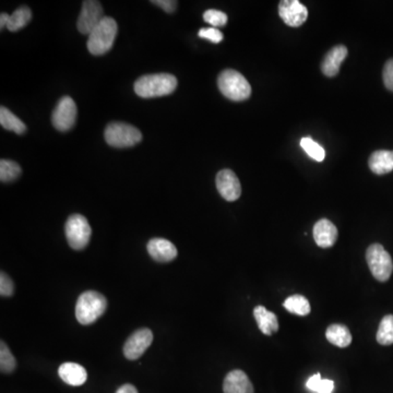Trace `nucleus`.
I'll return each instance as SVG.
<instances>
[{"instance_id": "19", "label": "nucleus", "mask_w": 393, "mask_h": 393, "mask_svg": "<svg viewBox=\"0 0 393 393\" xmlns=\"http://www.w3.org/2000/svg\"><path fill=\"white\" fill-rule=\"evenodd\" d=\"M368 165L371 172L377 175H385L393 170V152L392 151H376L369 157Z\"/></svg>"}, {"instance_id": "27", "label": "nucleus", "mask_w": 393, "mask_h": 393, "mask_svg": "<svg viewBox=\"0 0 393 393\" xmlns=\"http://www.w3.org/2000/svg\"><path fill=\"white\" fill-rule=\"evenodd\" d=\"M0 344H1V346H0V369H1V373H13L15 369V366H17V360L3 341H1Z\"/></svg>"}, {"instance_id": "3", "label": "nucleus", "mask_w": 393, "mask_h": 393, "mask_svg": "<svg viewBox=\"0 0 393 393\" xmlns=\"http://www.w3.org/2000/svg\"><path fill=\"white\" fill-rule=\"evenodd\" d=\"M107 308L104 295L95 291H88L79 296L76 305V317L81 325H91L103 316Z\"/></svg>"}, {"instance_id": "11", "label": "nucleus", "mask_w": 393, "mask_h": 393, "mask_svg": "<svg viewBox=\"0 0 393 393\" xmlns=\"http://www.w3.org/2000/svg\"><path fill=\"white\" fill-rule=\"evenodd\" d=\"M279 15L285 24L298 28L307 20L308 10L298 0H282L279 5Z\"/></svg>"}, {"instance_id": "31", "label": "nucleus", "mask_w": 393, "mask_h": 393, "mask_svg": "<svg viewBox=\"0 0 393 393\" xmlns=\"http://www.w3.org/2000/svg\"><path fill=\"white\" fill-rule=\"evenodd\" d=\"M15 287H13V282L10 278L8 277V274L5 272H1L0 274V294L3 297H9L13 294Z\"/></svg>"}, {"instance_id": "30", "label": "nucleus", "mask_w": 393, "mask_h": 393, "mask_svg": "<svg viewBox=\"0 0 393 393\" xmlns=\"http://www.w3.org/2000/svg\"><path fill=\"white\" fill-rule=\"evenodd\" d=\"M199 38H204L212 43H220L223 40V34L221 31L216 28L201 29L198 33Z\"/></svg>"}, {"instance_id": "8", "label": "nucleus", "mask_w": 393, "mask_h": 393, "mask_svg": "<svg viewBox=\"0 0 393 393\" xmlns=\"http://www.w3.org/2000/svg\"><path fill=\"white\" fill-rule=\"evenodd\" d=\"M77 120V105L70 97H64L58 102L51 115L54 127L59 131H68L74 127Z\"/></svg>"}, {"instance_id": "4", "label": "nucleus", "mask_w": 393, "mask_h": 393, "mask_svg": "<svg viewBox=\"0 0 393 393\" xmlns=\"http://www.w3.org/2000/svg\"><path fill=\"white\" fill-rule=\"evenodd\" d=\"M218 86L224 97L231 101H245L251 95L250 83L243 74L233 69H226L220 74Z\"/></svg>"}, {"instance_id": "14", "label": "nucleus", "mask_w": 393, "mask_h": 393, "mask_svg": "<svg viewBox=\"0 0 393 393\" xmlns=\"http://www.w3.org/2000/svg\"><path fill=\"white\" fill-rule=\"evenodd\" d=\"M147 252L155 262H170L177 257L175 245L168 239H153L147 243Z\"/></svg>"}, {"instance_id": "2", "label": "nucleus", "mask_w": 393, "mask_h": 393, "mask_svg": "<svg viewBox=\"0 0 393 393\" xmlns=\"http://www.w3.org/2000/svg\"><path fill=\"white\" fill-rule=\"evenodd\" d=\"M118 32L117 22L111 17H104L95 26L88 40V49L94 56H101L111 51Z\"/></svg>"}, {"instance_id": "33", "label": "nucleus", "mask_w": 393, "mask_h": 393, "mask_svg": "<svg viewBox=\"0 0 393 393\" xmlns=\"http://www.w3.org/2000/svg\"><path fill=\"white\" fill-rule=\"evenodd\" d=\"M151 3L162 8L163 10L168 13H174L177 8V1H175V0H152Z\"/></svg>"}, {"instance_id": "26", "label": "nucleus", "mask_w": 393, "mask_h": 393, "mask_svg": "<svg viewBox=\"0 0 393 393\" xmlns=\"http://www.w3.org/2000/svg\"><path fill=\"white\" fill-rule=\"evenodd\" d=\"M306 387L316 393H332L335 383L329 379H322L320 374H316L308 379Z\"/></svg>"}, {"instance_id": "25", "label": "nucleus", "mask_w": 393, "mask_h": 393, "mask_svg": "<svg viewBox=\"0 0 393 393\" xmlns=\"http://www.w3.org/2000/svg\"><path fill=\"white\" fill-rule=\"evenodd\" d=\"M21 173L22 170L18 163L9 160L0 161V180L3 183H10L13 180L18 179Z\"/></svg>"}, {"instance_id": "34", "label": "nucleus", "mask_w": 393, "mask_h": 393, "mask_svg": "<svg viewBox=\"0 0 393 393\" xmlns=\"http://www.w3.org/2000/svg\"><path fill=\"white\" fill-rule=\"evenodd\" d=\"M116 393H138V390L136 389V387L132 386L130 383H126L124 386L120 387L116 391Z\"/></svg>"}, {"instance_id": "23", "label": "nucleus", "mask_w": 393, "mask_h": 393, "mask_svg": "<svg viewBox=\"0 0 393 393\" xmlns=\"http://www.w3.org/2000/svg\"><path fill=\"white\" fill-rule=\"evenodd\" d=\"M31 19H32V11L30 8L23 6V7L18 8L10 15V19L8 21L7 29L11 32H17L24 28L30 22Z\"/></svg>"}, {"instance_id": "20", "label": "nucleus", "mask_w": 393, "mask_h": 393, "mask_svg": "<svg viewBox=\"0 0 393 393\" xmlns=\"http://www.w3.org/2000/svg\"><path fill=\"white\" fill-rule=\"evenodd\" d=\"M326 337L331 344L337 348H348L352 343V335L346 326L335 323L328 327Z\"/></svg>"}, {"instance_id": "18", "label": "nucleus", "mask_w": 393, "mask_h": 393, "mask_svg": "<svg viewBox=\"0 0 393 393\" xmlns=\"http://www.w3.org/2000/svg\"><path fill=\"white\" fill-rule=\"evenodd\" d=\"M255 319L259 329L264 335H272L279 330L277 314L266 310L264 306H257L254 310Z\"/></svg>"}, {"instance_id": "1", "label": "nucleus", "mask_w": 393, "mask_h": 393, "mask_svg": "<svg viewBox=\"0 0 393 393\" xmlns=\"http://www.w3.org/2000/svg\"><path fill=\"white\" fill-rule=\"evenodd\" d=\"M177 79L170 74H147L135 82V92L143 99L170 95L177 88Z\"/></svg>"}, {"instance_id": "13", "label": "nucleus", "mask_w": 393, "mask_h": 393, "mask_svg": "<svg viewBox=\"0 0 393 393\" xmlns=\"http://www.w3.org/2000/svg\"><path fill=\"white\" fill-rule=\"evenodd\" d=\"M312 235L318 246L321 248H330L337 241L339 233L332 222L329 221L327 218H321L314 224Z\"/></svg>"}, {"instance_id": "21", "label": "nucleus", "mask_w": 393, "mask_h": 393, "mask_svg": "<svg viewBox=\"0 0 393 393\" xmlns=\"http://www.w3.org/2000/svg\"><path fill=\"white\" fill-rule=\"evenodd\" d=\"M0 124L5 129L15 132L17 135H22L26 130V124L3 106L0 107Z\"/></svg>"}, {"instance_id": "16", "label": "nucleus", "mask_w": 393, "mask_h": 393, "mask_svg": "<svg viewBox=\"0 0 393 393\" xmlns=\"http://www.w3.org/2000/svg\"><path fill=\"white\" fill-rule=\"evenodd\" d=\"M224 393H254V387L248 376L243 371H233L227 374L223 383Z\"/></svg>"}, {"instance_id": "22", "label": "nucleus", "mask_w": 393, "mask_h": 393, "mask_svg": "<svg viewBox=\"0 0 393 393\" xmlns=\"http://www.w3.org/2000/svg\"><path fill=\"white\" fill-rule=\"evenodd\" d=\"M285 310L297 316H307L310 312V304L303 295H292L283 303Z\"/></svg>"}, {"instance_id": "10", "label": "nucleus", "mask_w": 393, "mask_h": 393, "mask_svg": "<svg viewBox=\"0 0 393 393\" xmlns=\"http://www.w3.org/2000/svg\"><path fill=\"white\" fill-rule=\"evenodd\" d=\"M153 342V333L150 329L143 328L132 333L125 343V358L130 360H136L145 354Z\"/></svg>"}, {"instance_id": "6", "label": "nucleus", "mask_w": 393, "mask_h": 393, "mask_svg": "<svg viewBox=\"0 0 393 393\" xmlns=\"http://www.w3.org/2000/svg\"><path fill=\"white\" fill-rule=\"evenodd\" d=\"M107 145L115 147H129L138 145L143 140V134L131 125L125 122H112L104 132Z\"/></svg>"}, {"instance_id": "35", "label": "nucleus", "mask_w": 393, "mask_h": 393, "mask_svg": "<svg viewBox=\"0 0 393 393\" xmlns=\"http://www.w3.org/2000/svg\"><path fill=\"white\" fill-rule=\"evenodd\" d=\"M10 19V15L8 13H3L0 15V28H7L8 21Z\"/></svg>"}, {"instance_id": "32", "label": "nucleus", "mask_w": 393, "mask_h": 393, "mask_svg": "<svg viewBox=\"0 0 393 393\" xmlns=\"http://www.w3.org/2000/svg\"><path fill=\"white\" fill-rule=\"evenodd\" d=\"M383 79L387 89L393 92V58L389 59L383 67Z\"/></svg>"}, {"instance_id": "12", "label": "nucleus", "mask_w": 393, "mask_h": 393, "mask_svg": "<svg viewBox=\"0 0 393 393\" xmlns=\"http://www.w3.org/2000/svg\"><path fill=\"white\" fill-rule=\"evenodd\" d=\"M216 188L226 201H236L241 197V186L235 173L231 170H222L216 175Z\"/></svg>"}, {"instance_id": "29", "label": "nucleus", "mask_w": 393, "mask_h": 393, "mask_svg": "<svg viewBox=\"0 0 393 393\" xmlns=\"http://www.w3.org/2000/svg\"><path fill=\"white\" fill-rule=\"evenodd\" d=\"M203 19L209 24L214 26V28L226 26V23H227V15H226V13H222V11L214 10V9H210V10H207L206 13H203Z\"/></svg>"}, {"instance_id": "5", "label": "nucleus", "mask_w": 393, "mask_h": 393, "mask_svg": "<svg viewBox=\"0 0 393 393\" xmlns=\"http://www.w3.org/2000/svg\"><path fill=\"white\" fill-rule=\"evenodd\" d=\"M366 260L373 277L377 281L387 282L393 272V262L390 254L380 243H373L366 251Z\"/></svg>"}, {"instance_id": "7", "label": "nucleus", "mask_w": 393, "mask_h": 393, "mask_svg": "<svg viewBox=\"0 0 393 393\" xmlns=\"http://www.w3.org/2000/svg\"><path fill=\"white\" fill-rule=\"evenodd\" d=\"M67 241L69 246L74 250L86 248L91 239L92 230L89 222L81 214H72L65 225Z\"/></svg>"}, {"instance_id": "17", "label": "nucleus", "mask_w": 393, "mask_h": 393, "mask_svg": "<svg viewBox=\"0 0 393 393\" xmlns=\"http://www.w3.org/2000/svg\"><path fill=\"white\" fill-rule=\"evenodd\" d=\"M58 375L61 380L70 386H82L88 379V373L83 366L77 363H64L59 366Z\"/></svg>"}, {"instance_id": "36", "label": "nucleus", "mask_w": 393, "mask_h": 393, "mask_svg": "<svg viewBox=\"0 0 393 393\" xmlns=\"http://www.w3.org/2000/svg\"><path fill=\"white\" fill-rule=\"evenodd\" d=\"M392 152H393V151H392Z\"/></svg>"}, {"instance_id": "28", "label": "nucleus", "mask_w": 393, "mask_h": 393, "mask_svg": "<svg viewBox=\"0 0 393 393\" xmlns=\"http://www.w3.org/2000/svg\"><path fill=\"white\" fill-rule=\"evenodd\" d=\"M300 147L304 149L305 152L307 153L312 159L317 162H322L325 160L326 152L321 145L314 143V140L310 137H305L300 140Z\"/></svg>"}, {"instance_id": "9", "label": "nucleus", "mask_w": 393, "mask_h": 393, "mask_svg": "<svg viewBox=\"0 0 393 393\" xmlns=\"http://www.w3.org/2000/svg\"><path fill=\"white\" fill-rule=\"evenodd\" d=\"M104 18L101 3L95 0H86L82 3L81 13L79 15L77 28L84 35H90L95 26Z\"/></svg>"}, {"instance_id": "24", "label": "nucleus", "mask_w": 393, "mask_h": 393, "mask_svg": "<svg viewBox=\"0 0 393 393\" xmlns=\"http://www.w3.org/2000/svg\"><path fill=\"white\" fill-rule=\"evenodd\" d=\"M376 339L380 345L393 344V314H387L381 319Z\"/></svg>"}, {"instance_id": "15", "label": "nucleus", "mask_w": 393, "mask_h": 393, "mask_svg": "<svg viewBox=\"0 0 393 393\" xmlns=\"http://www.w3.org/2000/svg\"><path fill=\"white\" fill-rule=\"evenodd\" d=\"M348 56V49L344 45L335 46L330 49L321 63V72L327 77H335L339 74L341 64Z\"/></svg>"}]
</instances>
